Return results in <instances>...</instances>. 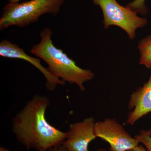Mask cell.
Returning a JSON list of instances; mask_svg holds the SVG:
<instances>
[{"label": "cell", "mask_w": 151, "mask_h": 151, "mask_svg": "<svg viewBox=\"0 0 151 151\" xmlns=\"http://www.w3.org/2000/svg\"><path fill=\"white\" fill-rule=\"evenodd\" d=\"M50 104L48 97L36 95L12 119L13 132L28 150L48 151L66 139L67 132L58 129L46 120V110Z\"/></svg>", "instance_id": "cell-1"}, {"label": "cell", "mask_w": 151, "mask_h": 151, "mask_svg": "<svg viewBox=\"0 0 151 151\" xmlns=\"http://www.w3.org/2000/svg\"><path fill=\"white\" fill-rule=\"evenodd\" d=\"M52 34L51 29L44 28L40 32V42L32 46L30 52L46 63L52 75L64 82L76 84L84 91V84L93 79L94 73L79 67L62 50L57 48L51 40Z\"/></svg>", "instance_id": "cell-2"}, {"label": "cell", "mask_w": 151, "mask_h": 151, "mask_svg": "<svg viewBox=\"0 0 151 151\" xmlns=\"http://www.w3.org/2000/svg\"><path fill=\"white\" fill-rule=\"evenodd\" d=\"M65 0H30L8 3L3 9L0 19V30L10 27H24L38 21L42 16H56Z\"/></svg>", "instance_id": "cell-3"}, {"label": "cell", "mask_w": 151, "mask_h": 151, "mask_svg": "<svg viewBox=\"0 0 151 151\" xmlns=\"http://www.w3.org/2000/svg\"><path fill=\"white\" fill-rule=\"evenodd\" d=\"M92 1L102 10L104 28L107 29L111 26L120 27L127 32L131 40L135 38L137 29L147 24V19L138 16L135 12L119 4L116 0Z\"/></svg>", "instance_id": "cell-4"}, {"label": "cell", "mask_w": 151, "mask_h": 151, "mask_svg": "<svg viewBox=\"0 0 151 151\" xmlns=\"http://www.w3.org/2000/svg\"><path fill=\"white\" fill-rule=\"evenodd\" d=\"M94 131L96 137L109 144L110 151L129 150L140 143L137 139L132 137L114 119L108 118L95 122Z\"/></svg>", "instance_id": "cell-5"}, {"label": "cell", "mask_w": 151, "mask_h": 151, "mask_svg": "<svg viewBox=\"0 0 151 151\" xmlns=\"http://www.w3.org/2000/svg\"><path fill=\"white\" fill-rule=\"evenodd\" d=\"M95 120L93 117L70 124L67 137L62 144L68 151H89V143L96 139Z\"/></svg>", "instance_id": "cell-6"}, {"label": "cell", "mask_w": 151, "mask_h": 151, "mask_svg": "<svg viewBox=\"0 0 151 151\" xmlns=\"http://www.w3.org/2000/svg\"><path fill=\"white\" fill-rule=\"evenodd\" d=\"M0 55L7 58L23 60L30 63L44 76L46 80L45 86L48 91H54L58 85H65V82L52 75L47 68L41 65L40 58L28 55L23 49L21 48L16 44L12 43L6 39L3 40L0 42Z\"/></svg>", "instance_id": "cell-7"}, {"label": "cell", "mask_w": 151, "mask_h": 151, "mask_svg": "<svg viewBox=\"0 0 151 151\" xmlns=\"http://www.w3.org/2000/svg\"><path fill=\"white\" fill-rule=\"evenodd\" d=\"M129 108L132 110L127 121L130 125H134L143 116L151 113V74L147 83L131 95Z\"/></svg>", "instance_id": "cell-8"}, {"label": "cell", "mask_w": 151, "mask_h": 151, "mask_svg": "<svg viewBox=\"0 0 151 151\" xmlns=\"http://www.w3.org/2000/svg\"><path fill=\"white\" fill-rule=\"evenodd\" d=\"M138 47L140 55L139 63L151 69V35L142 40L139 42Z\"/></svg>", "instance_id": "cell-9"}, {"label": "cell", "mask_w": 151, "mask_h": 151, "mask_svg": "<svg viewBox=\"0 0 151 151\" xmlns=\"http://www.w3.org/2000/svg\"><path fill=\"white\" fill-rule=\"evenodd\" d=\"M145 0H134L126 6L128 8L135 12L145 15L148 13V10L145 5Z\"/></svg>", "instance_id": "cell-10"}, {"label": "cell", "mask_w": 151, "mask_h": 151, "mask_svg": "<svg viewBox=\"0 0 151 151\" xmlns=\"http://www.w3.org/2000/svg\"><path fill=\"white\" fill-rule=\"evenodd\" d=\"M135 137L145 146L147 151H151V133L150 131L142 130Z\"/></svg>", "instance_id": "cell-11"}, {"label": "cell", "mask_w": 151, "mask_h": 151, "mask_svg": "<svg viewBox=\"0 0 151 151\" xmlns=\"http://www.w3.org/2000/svg\"><path fill=\"white\" fill-rule=\"evenodd\" d=\"M48 151H68V150L63 144H61L52 148Z\"/></svg>", "instance_id": "cell-12"}, {"label": "cell", "mask_w": 151, "mask_h": 151, "mask_svg": "<svg viewBox=\"0 0 151 151\" xmlns=\"http://www.w3.org/2000/svg\"><path fill=\"white\" fill-rule=\"evenodd\" d=\"M127 151H147V150L142 145H139L136 147Z\"/></svg>", "instance_id": "cell-13"}, {"label": "cell", "mask_w": 151, "mask_h": 151, "mask_svg": "<svg viewBox=\"0 0 151 151\" xmlns=\"http://www.w3.org/2000/svg\"><path fill=\"white\" fill-rule=\"evenodd\" d=\"M21 0H8V3H17L19 2Z\"/></svg>", "instance_id": "cell-14"}, {"label": "cell", "mask_w": 151, "mask_h": 151, "mask_svg": "<svg viewBox=\"0 0 151 151\" xmlns=\"http://www.w3.org/2000/svg\"><path fill=\"white\" fill-rule=\"evenodd\" d=\"M0 151H10L9 150H7L6 148H5L3 147H0Z\"/></svg>", "instance_id": "cell-15"}, {"label": "cell", "mask_w": 151, "mask_h": 151, "mask_svg": "<svg viewBox=\"0 0 151 151\" xmlns=\"http://www.w3.org/2000/svg\"><path fill=\"white\" fill-rule=\"evenodd\" d=\"M97 151H110L105 150V149H99Z\"/></svg>", "instance_id": "cell-16"}, {"label": "cell", "mask_w": 151, "mask_h": 151, "mask_svg": "<svg viewBox=\"0 0 151 151\" xmlns=\"http://www.w3.org/2000/svg\"><path fill=\"white\" fill-rule=\"evenodd\" d=\"M150 133H151V129L150 130Z\"/></svg>", "instance_id": "cell-17"}]
</instances>
